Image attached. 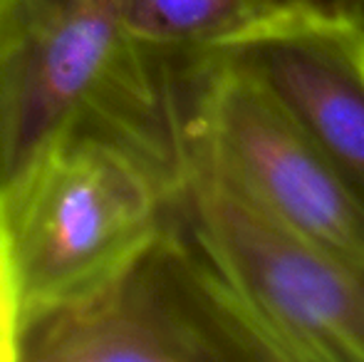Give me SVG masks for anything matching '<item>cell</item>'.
Masks as SVG:
<instances>
[{"instance_id": "6da1fadb", "label": "cell", "mask_w": 364, "mask_h": 362, "mask_svg": "<svg viewBox=\"0 0 364 362\" xmlns=\"http://www.w3.org/2000/svg\"><path fill=\"white\" fill-rule=\"evenodd\" d=\"M181 176L75 127L0 181V362L40 320L112 278L176 211Z\"/></svg>"}, {"instance_id": "52a82bcc", "label": "cell", "mask_w": 364, "mask_h": 362, "mask_svg": "<svg viewBox=\"0 0 364 362\" xmlns=\"http://www.w3.org/2000/svg\"><path fill=\"white\" fill-rule=\"evenodd\" d=\"M273 0H129L134 38L166 63L225 45L268 10Z\"/></svg>"}, {"instance_id": "3957f363", "label": "cell", "mask_w": 364, "mask_h": 362, "mask_svg": "<svg viewBox=\"0 0 364 362\" xmlns=\"http://www.w3.org/2000/svg\"><path fill=\"white\" fill-rule=\"evenodd\" d=\"M10 362H285V355L176 206L107 283L33 325Z\"/></svg>"}, {"instance_id": "8992f818", "label": "cell", "mask_w": 364, "mask_h": 362, "mask_svg": "<svg viewBox=\"0 0 364 362\" xmlns=\"http://www.w3.org/2000/svg\"><path fill=\"white\" fill-rule=\"evenodd\" d=\"M203 55L228 60L268 92L364 208V35L355 25L310 0H273Z\"/></svg>"}, {"instance_id": "ba28073f", "label": "cell", "mask_w": 364, "mask_h": 362, "mask_svg": "<svg viewBox=\"0 0 364 362\" xmlns=\"http://www.w3.org/2000/svg\"><path fill=\"white\" fill-rule=\"evenodd\" d=\"M310 3L352 23L364 35V0H310Z\"/></svg>"}, {"instance_id": "5b68a950", "label": "cell", "mask_w": 364, "mask_h": 362, "mask_svg": "<svg viewBox=\"0 0 364 362\" xmlns=\"http://www.w3.org/2000/svg\"><path fill=\"white\" fill-rule=\"evenodd\" d=\"M181 161H196L275 223L364 256V208L288 112L218 55L168 63Z\"/></svg>"}, {"instance_id": "277c9868", "label": "cell", "mask_w": 364, "mask_h": 362, "mask_svg": "<svg viewBox=\"0 0 364 362\" xmlns=\"http://www.w3.org/2000/svg\"><path fill=\"white\" fill-rule=\"evenodd\" d=\"M178 211L285 362H364V256L275 223L183 159Z\"/></svg>"}, {"instance_id": "7a4b0ae2", "label": "cell", "mask_w": 364, "mask_h": 362, "mask_svg": "<svg viewBox=\"0 0 364 362\" xmlns=\"http://www.w3.org/2000/svg\"><path fill=\"white\" fill-rule=\"evenodd\" d=\"M75 127L181 176L171 68L134 38L129 0H0V181Z\"/></svg>"}]
</instances>
